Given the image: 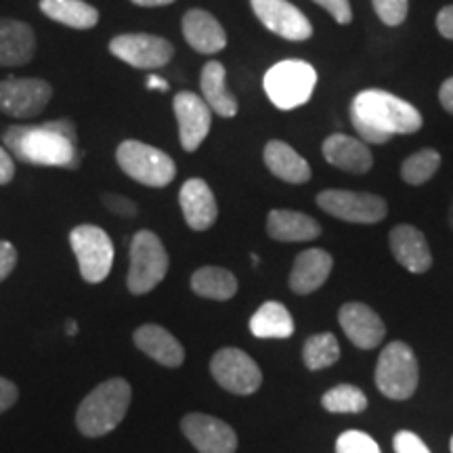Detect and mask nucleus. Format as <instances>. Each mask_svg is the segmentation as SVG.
Wrapping results in <instances>:
<instances>
[{"label":"nucleus","instance_id":"nucleus-1","mask_svg":"<svg viewBox=\"0 0 453 453\" xmlns=\"http://www.w3.org/2000/svg\"><path fill=\"white\" fill-rule=\"evenodd\" d=\"M3 141L15 160L32 166L76 168L82 160L72 120L11 127L4 130Z\"/></svg>","mask_w":453,"mask_h":453},{"label":"nucleus","instance_id":"nucleus-2","mask_svg":"<svg viewBox=\"0 0 453 453\" xmlns=\"http://www.w3.org/2000/svg\"><path fill=\"white\" fill-rule=\"evenodd\" d=\"M350 124L361 141L382 145L395 134H413L422 128V113L410 101L382 88L361 90L350 104Z\"/></svg>","mask_w":453,"mask_h":453},{"label":"nucleus","instance_id":"nucleus-3","mask_svg":"<svg viewBox=\"0 0 453 453\" xmlns=\"http://www.w3.org/2000/svg\"><path fill=\"white\" fill-rule=\"evenodd\" d=\"M133 390L124 378L101 382L84 396L76 411V426L84 437L97 439L120 426L127 416Z\"/></svg>","mask_w":453,"mask_h":453},{"label":"nucleus","instance_id":"nucleus-4","mask_svg":"<svg viewBox=\"0 0 453 453\" xmlns=\"http://www.w3.org/2000/svg\"><path fill=\"white\" fill-rule=\"evenodd\" d=\"M168 252L154 231H137L130 242V269L127 286L130 294H147L160 286L168 273Z\"/></svg>","mask_w":453,"mask_h":453},{"label":"nucleus","instance_id":"nucleus-5","mask_svg":"<svg viewBox=\"0 0 453 453\" xmlns=\"http://www.w3.org/2000/svg\"><path fill=\"white\" fill-rule=\"evenodd\" d=\"M317 84L315 67L300 59H286L265 73V93L280 110H296L313 95Z\"/></svg>","mask_w":453,"mask_h":453},{"label":"nucleus","instance_id":"nucleus-6","mask_svg":"<svg viewBox=\"0 0 453 453\" xmlns=\"http://www.w3.org/2000/svg\"><path fill=\"white\" fill-rule=\"evenodd\" d=\"M116 160L130 179L145 187H166L177 177V166L166 151L134 139L118 145Z\"/></svg>","mask_w":453,"mask_h":453},{"label":"nucleus","instance_id":"nucleus-7","mask_svg":"<svg viewBox=\"0 0 453 453\" xmlns=\"http://www.w3.org/2000/svg\"><path fill=\"white\" fill-rule=\"evenodd\" d=\"M418 378V359L410 344L390 342L380 353L376 365V387L384 396L393 401H405L416 393Z\"/></svg>","mask_w":453,"mask_h":453},{"label":"nucleus","instance_id":"nucleus-8","mask_svg":"<svg viewBox=\"0 0 453 453\" xmlns=\"http://www.w3.org/2000/svg\"><path fill=\"white\" fill-rule=\"evenodd\" d=\"M70 243L84 281L101 283L110 275L113 265V243L101 226H76L70 234Z\"/></svg>","mask_w":453,"mask_h":453},{"label":"nucleus","instance_id":"nucleus-9","mask_svg":"<svg viewBox=\"0 0 453 453\" xmlns=\"http://www.w3.org/2000/svg\"><path fill=\"white\" fill-rule=\"evenodd\" d=\"M317 206L332 217L347 223L373 225L387 217V200L380 196L364 194V191L326 189L317 196Z\"/></svg>","mask_w":453,"mask_h":453},{"label":"nucleus","instance_id":"nucleus-10","mask_svg":"<svg viewBox=\"0 0 453 453\" xmlns=\"http://www.w3.org/2000/svg\"><path fill=\"white\" fill-rule=\"evenodd\" d=\"M211 373L219 387L234 395H252L263 384V372L250 355L242 349L226 347L214 353Z\"/></svg>","mask_w":453,"mask_h":453},{"label":"nucleus","instance_id":"nucleus-11","mask_svg":"<svg viewBox=\"0 0 453 453\" xmlns=\"http://www.w3.org/2000/svg\"><path fill=\"white\" fill-rule=\"evenodd\" d=\"M53 97V88L42 78H4L0 81V111L11 118H36Z\"/></svg>","mask_w":453,"mask_h":453},{"label":"nucleus","instance_id":"nucleus-12","mask_svg":"<svg viewBox=\"0 0 453 453\" xmlns=\"http://www.w3.org/2000/svg\"><path fill=\"white\" fill-rule=\"evenodd\" d=\"M110 53L137 70H157L174 57L173 42L154 34H120L111 38Z\"/></svg>","mask_w":453,"mask_h":453},{"label":"nucleus","instance_id":"nucleus-13","mask_svg":"<svg viewBox=\"0 0 453 453\" xmlns=\"http://www.w3.org/2000/svg\"><path fill=\"white\" fill-rule=\"evenodd\" d=\"M250 4L260 24L286 41L303 42L313 34L307 15L288 0H250Z\"/></svg>","mask_w":453,"mask_h":453},{"label":"nucleus","instance_id":"nucleus-14","mask_svg":"<svg viewBox=\"0 0 453 453\" xmlns=\"http://www.w3.org/2000/svg\"><path fill=\"white\" fill-rule=\"evenodd\" d=\"M179 122V141L185 151H196L203 143L212 127V110L200 95L183 90L173 101Z\"/></svg>","mask_w":453,"mask_h":453},{"label":"nucleus","instance_id":"nucleus-15","mask_svg":"<svg viewBox=\"0 0 453 453\" xmlns=\"http://www.w3.org/2000/svg\"><path fill=\"white\" fill-rule=\"evenodd\" d=\"M180 430L200 453H235L237 434L229 424L206 413H187Z\"/></svg>","mask_w":453,"mask_h":453},{"label":"nucleus","instance_id":"nucleus-16","mask_svg":"<svg viewBox=\"0 0 453 453\" xmlns=\"http://www.w3.org/2000/svg\"><path fill=\"white\" fill-rule=\"evenodd\" d=\"M338 321L344 334H347V338L357 349H376L384 336H387V327H384L380 315L364 303L342 304L338 313Z\"/></svg>","mask_w":453,"mask_h":453},{"label":"nucleus","instance_id":"nucleus-17","mask_svg":"<svg viewBox=\"0 0 453 453\" xmlns=\"http://www.w3.org/2000/svg\"><path fill=\"white\" fill-rule=\"evenodd\" d=\"M388 242L396 263L410 273L422 275L433 267V252H430L426 237L413 225H396L390 231Z\"/></svg>","mask_w":453,"mask_h":453},{"label":"nucleus","instance_id":"nucleus-18","mask_svg":"<svg viewBox=\"0 0 453 453\" xmlns=\"http://www.w3.org/2000/svg\"><path fill=\"white\" fill-rule=\"evenodd\" d=\"M179 203L187 225L194 231H206L217 223L219 203L206 180L189 179L179 191Z\"/></svg>","mask_w":453,"mask_h":453},{"label":"nucleus","instance_id":"nucleus-19","mask_svg":"<svg viewBox=\"0 0 453 453\" xmlns=\"http://www.w3.org/2000/svg\"><path fill=\"white\" fill-rule=\"evenodd\" d=\"M187 44L200 55H214L226 47L225 27L212 13L203 9H189L180 21Z\"/></svg>","mask_w":453,"mask_h":453},{"label":"nucleus","instance_id":"nucleus-20","mask_svg":"<svg viewBox=\"0 0 453 453\" xmlns=\"http://www.w3.org/2000/svg\"><path fill=\"white\" fill-rule=\"evenodd\" d=\"M321 151H324L327 164L344 170V173L365 174L373 166V157L367 143L355 137H349V134H330L324 141Z\"/></svg>","mask_w":453,"mask_h":453},{"label":"nucleus","instance_id":"nucleus-21","mask_svg":"<svg viewBox=\"0 0 453 453\" xmlns=\"http://www.w3.org/2000/svg\"><path fill=\"white\" fill-rule=\"evenodd\" d=\"M36 55V36L26 21L0 19V67L27 65Z\"/></svg>","mask_w":453,"mask_h":453},{"label":"nucleus","instance_id":"nucleus-22","mask_svg":"<svg viewBox=\"0 0 453 453\" xmlns=\"http://www.w3.org/2000/svg\"><path fill=\"white\" fill-rule=\"evenodd\" d=\"M332 267L334 258L330 252L321 250V248L303 250L296 257V260H294L290 273V290L294 294H300V296L319 290L327 277H330Z\"/></svg>","mask_w":453,"mask_h":453},{"label":"nucleus","instance_id":"nucleus-23","mask_svg":"<svg viewBox=\"0 0 453 453\" xmlns=\"http://www.w3.org/2000/svg\"><path fill=\"white\" fill-rule=\"evenodd\" d=\"M134 344L147 357L157 361L164 367H179L185 361V349L166 327L156 324H145L134 332Z\"/></svg>","mask_w":453,"mask_h":453},{"label":"nucleus","instance_id":"nucleus-24","mask_svg":"<svg viewBox=\"0 0 453 453\" xmlns=\"http://www.w3.org/2000/svg\"><path fill=\"white\" fill-rule=\"evenodd\" d=\"M265 164L277 179L286 180L292 185H303L311 179V166L296 150H292L290 145L283 143V141H269L265 145L263 151Z\"/></svg>","mask_w":453,"mask_h":453},{"label":"nucleus","instance_id":"nucleus-25","mask_svg":"<svg viewBox=\"0 0 453 453\" xmlns=\"http://www.w3.org/2000/svg\"><path fill=\"white\" fill-rule=\"evenodd\" d=\"M267 234L275 242H311L321 235V225L304 212L271 211L267 217Z\"/></svg>","mask_w":453,"mask_h":453},{"label":"nucleus","instance_id":"nucleus-26","mask_svg":"<svg viewBox=\"0 0 453 453\" xmlns=\"http://www.w3.org/2000/svg\"><path fill=\"white\" fill-rule=\"evenodd\" d=\"M202 99L206 101L208 107L220 118H234L240 105H237L235 95L226 88V72L225 65L219 61H208L203 65L200 76Z\"/></svg>","mask_w":453,"mask_h":453},{"label":"nucleus","instance_id":"nucleus-27","mask_svg":"<svg viewBox=\"0 0 453 453\" xmlns=\"http://www.w3.org/2000/svg\"><path fill=\"white\" fill-rule=\"evenodd\" d=\"M42 15L72 30H90L99 24V11L84 0H41Z\"/></svg>","mask_w":453,"mask_h":453},{"label":"nucleus","instance_id":"nucleus-28","mask_svg":"<svg viewBox=\"0 0 453 453\" xmlns=\"http://www.w3.org/2000/svg\"><path fill=\"white\" fill-rule=\"evenodd\" d=\"M250 332L257 338H290L294 334L290 311L277 300H267L250 317Z\"/></svg>","mask_w":453,"mask_h":453},{"label":"nucleus","instance_id":"nucleus-29","mask_svg":"<svg viewBox=\"0 0 453 453\" xmlns=\"http://www.w3.org/2000/svg\"><path fill=\"white\" fill-rule=\"evenodd\" d=\"M191 290L211 300H229L237 294V280L223 267H202L191 275Z\"/></svg>","mask_w":453,"mask_h":453},{"label":"nucleus","instance_id":"nucleus-30","mask_svg":"<svg viewBox=\"0 0 453 453\" xmlns=\"http://www.w3.org/2000/svg\"><path fill=\"white\" fill-rule=\"evenodd\" d=\"M340 359V344L334 334L324 332L311 336L303 347V361L309 370H326Z\"/></svg>","mask_w":453,"mask_h":453},{"label":"nucleus","instance_id":"nucleus-31","mask_svg":"<svg viewBox=\"0 0 453 453\" xmlns=\"http://www.w3.org/2000/svg\"><path fill=\"white\" fill-rule=\"evenodd\" d=\"M441 166V154L437 150H420L411 154L407 160L401 164V179L407 185H424L437 174Z\"/></svg>","mask_w":453,"mask_h":453},{"label":"nucleus","instance_id":"nucleus-32","mask_svg":"<svg viewBox=\"0 0 453 453\" xmlns=\"http://www.w3.org/2000/svg\"><path fill=\"white\" fill-rule=\"evenodd\" d=\"M321 405L332 413H359L367 407V396L353 384H338L321 396Z\"/></svg>","mask_w":453,"mask_h":453},{"label":"nucleus","instance_id":"nucleus-33","mask_svg":"<svg viewBox=\"0 0 453 453\" xmlns=\"http://www.w3.org/2000/svg\"><path fill=\"white\" fill-rule=\"evenodd\" d=\"M336 453H382L380 445L367 433L361 430H347L336 441Z\"/></svg>","mask_w":453,"mask_h":453},{"label":"nucleus","instance_id":"nucleus-34","mask_svg":"<svg viewBox=\"0 0 453 453\" xmlns=\"http://www.w3.org/2000/svg\"><path fill=\"white\" fill-rule=\"evenodd\" d=\"M372 4L382 24L390 27L403 24L410 11V0H372Z\"/></svg>","mask_w":453,"mask_h":453},{"label":"nucleus","instance_id":"nucleus-35","mask_svg":"<svg viewBox=\"0 0 453 453\" xmlns=\"http://www.w3.org/2000/svg\"><path fill=\"white\" fill-rule=\"evenodd\" d=\"M393 447L395 453H430L426 443L416 433H410V430L396 433L393 439Z\"/></svg>","mask_w":453,"mask_h":453},{"label":"nucleus","instance_id":"nucleus-36","mask_svg":"<svg viewBox=\"0 0 453 453\" xmlns=\"http://www.w3.org/2000/svg\"><path fill=\"white\" fill-rule=\"evenodd\" d=\"M313 3L326 9L340 26H347L353 21V9H350L349 0H313Z\"/></svg>","mask_w":453,"mask_h":453},{"label":"nucleus","instance_id":"nucleus-37","mask_svg":"<svg viewBox=\"0 0 453 453\" xmlns=\"http://www.w3.org/2000/svg\"><path fill=\"white\" fill-rule=\"evenodd\" d=\"M104 206L107 211L118 214V217H124V219H130L137 214V203L133 200H128V197L124 196H116V194H105L104 196Z\"/></svg>","mask_w":453,"mask_h":453},{"label":"nucleus","instance_id":"nucleus-38","mask_svg":"<svg viewBox=\"0 0 453 453\" xmlns=\"http://www.w3.org/2000/svg\"><path fill=\"white\" fill-rule=\"evenodd\" d=\"M17 265V250L13 243L0 240V283H3L7 277L13 273Z\"/></svg>","mask_w":453,"mask_h":453},{"label":"nucleus","instance_id":"nucleus-39","mask_svg":"<svg viewBox=\"0 0 453 453\" xmlns=\"http://www.w3.org/2000/svg\"><path fill=\"white\" fill-rule=\"evenodd\" d=\"M17 396H19V390H17L15 384L0 376V413L7 411L9 407H13Z\"/></svg>","mask_w":453,"mask_h":453},{"label":"nucleus","instance_id":"nucleus-40","mask_svg":"<svg viewBox=\"0 0 453 453\" xmlns=\"http://www.w3.org/2000/svg\"><path fill=\"white\" fill-rule=\"evenodd\" d=\"M437 30L447 41H453V4H447L437 15Z\"/></svg>","mask_w":453,"mask_h":453},{"label":"nucleus","instance_id":"nucleus-41","mask_svg":"<svg viewBox=\"0 0 453 453\" xmlns=\"http://www.w3.org/2000/svg\"><path fill=\"white\" fill-rule=\"evenodd\" d=\"M15 177V162L7 150L0 147V185H7Z\"/></svg>","mask_w":453,"mask_h":453},{"label":"nucleus","instance_id":"nucleus-42","mask_svg":"<svg viewBox=\"0 0 453 453\" xmlns=\"http://www.w3.org/2000/svg\"><path fill=\"white\" fill-rule=\"evenodd\" d=\"M439 101H441V105H443V110L449 111L453 116V76L447 78V81L441 84Z\"/></svg>","mask_w":453,"mask_h":453},{"label":"nucleus","instance_id":"nucleus-43","mask_svg":"<svg viewBox=\"0 0 453 453\" xmlns=\"http://www.w3.org/2000/svg\"><path fill=\"white\" fill-rule=\"evenodd\" d=\"M133 4H137V7H166V4H173L177 3V0H130Z\"/></svg>","mask_w":453,"mask_h":453},{"label":"nucleus","instance_id":"nucleus-44","mask_svg":"<svg viewBox=\"0 0 453 453\" xmlns=\"http://www.w3.org/2000/svg\"><path fill=\"white\" fill-rule=\"evenodd\" d=\"M147 88L168 90V82H166V81H162L160 76H150V78H147Z\"/></svg>","mask_w":453,"mask_h":453},{"label":"nucleus","instance_id":"nucleus-45","mask_svg":"<svg viewBox=\"0 0 453 453\" xmlns=\"http://www.w3.org/2000/svg\"><path fill=\"white\" fill-rule=\"evenodd\" d=\"M76 332H78V326H76V321H67V336H76Z\"/></svg>","mask_w":453,"mask_h":453},{"label":"nucleus","instance_id":"nucleus-46","mask_svg":"<svg viewBox=\"0 0 453 453\" xmlns=\"http://www.w3.org/2000/svg\"><path fill=\"white\" fill-rule=\"evenodd\" d=\"M447 223H449V226H451V231H453V200H451L449 212H447Z\"/></svg>","mask_w":453,"mask_h":453},{"label":"nucleus","instance_id":"nucleus-47","mask_svg":"<svg viewBox=\"0 0 453 453\" xmlns=\"http://www.w3.org/2000/svg\"><path fill=\"white\" fill-rule=\"evenodd\" d=\"M449 449H451V453H453V437H451V441H449Z\"/></svg>","mask_w":453,"mask_h":453}]
</instances>
